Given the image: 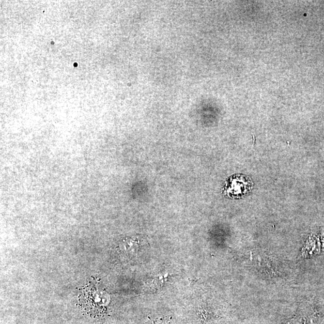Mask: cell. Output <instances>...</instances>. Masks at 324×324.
I'll return each instance as SVG.
<instances>
[{"label":"cell","mask_w":324,"mask_h":324,"mask_svg":"<svg viewBox=\"0 0 324 324\" xmlns=\"http://www.w3.org/2000/svg\"><path fill=\"white\" fill-rule=\"evenodd\" d=\"M290 324V323H286V324Z\"/></svg>","instance_id":"6da1fadb"}]
</instances>
